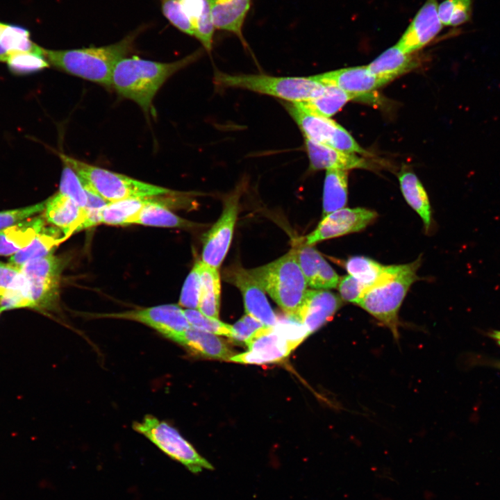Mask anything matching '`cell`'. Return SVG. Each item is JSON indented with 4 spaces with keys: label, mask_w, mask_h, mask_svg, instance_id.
Listing matches in <instances>:
<instances>
[{
    "label": "cell",
    "mask_w": 500,
    "mask_h": 500,
    "mask_svg": "<svg viewBox=\"0 0 500 500\" xmlns=\"http://www.w3.org/2000/svg\"><path fill=\"white\" fill-rule=\"evenodd\" d=\"M202 53V50L199 49L172 62L125 57L113 69L111 86L118 94L136 102L144 112H149L153 97L167 79L197 60Z\"/></svg>",
    "instance_id": "obj_1"
},
{
    "label": "cell",
    "mask_w": 500,
    "mask_h": 500,
    "mask_svg": "<svg viewBox=\"0 0 500 500\" xmlns=\"http://www.w3.org/2000/svg\"><path fill=\"white\" fill-rule=\"evenodd\" d=\"M147 26L142 25L120 41L107 46L68 50L43 48L49 65L82 78L111 87L115 65L133 50L136 38Z\"/></svg>",
    "instance_id": "obj_2"
},
{
    "label": "cell",
    "mask_w": 500,
    "mask_h": 500,
    "mask_svg": "<svg viewBox=\"0 0 500 500\" xmlns=\"http://www.w3.org/2000/svg\"><path fill=\"white\" fill-rule=\"evenodd\" d=\"M420 264L419 257L410 263L385 266L357 303L388 328L396 340L399 338V311L410 287L417 280Z\"/></svg>",
    "instance_id": "obj_3"
},
{
    "label": "cell",
    "mask_w": 500,
    "mask_h": 500,
    "mask_svg": "<svg viewBox=\"0 0 500 500\" xmlns=\"http://www.w3.org/2000/svg\"><path fill=\"white\" fill-rule=\"evenodd\" d=\"M248 271L287 316L296 319L308 285L293 249L274 261Z\"/></svg>",
    "instance_id": "obj_4"
},
{
    "label": "cell",
    "mask_w": 500,
    "mask_h": 500,
    "mask_svg": "<svg viewBox=\"0 0 500 500\" xmlns=\"http://www.w3.org/2000/svg\"><path fill=\"white\" fill-rule=\"evenodd\" d=\"M62 163L80 177L84 188L111 203L127 199L176 194L178 192L88 164L63 153Z\"/></svg>",
    "instance_id": "obj_5"
},
{
    "label": "cell",
    "mask_w": 500,
    "mask_h": 500,
    "mask_svg": "<svg viewBox=\"0 0 500 500\" xmlns=\"http://www.w3.org/2000/svg\"><path fill=\"white\" fill-rule=\"evenodd\" d=\"M217 88H239L272 96L289 102H303L324 93L326 85L314 76H274L266 74H231L215 70Z\"/></svg>",
    "instance_id": "obj_6"
},
{
    "label": "cell",
    "mask_w": 500,
    "mask_h": 500,
    "mask_svg": "<svg viewBox=\"0 0 500 500\" xmlns=\"http://www.w3.org/2000/svg\"><path fill=\"white\" fill-rule=\"evenodd\" d=\"M132 427L190 472L199 474L203 469H214V466L167 422L147 415L141 421L134 422Z\"/></svg>",
    "instance_id": "obj_7"
},
{
    "label": "cell",
    "mask_w": 500,
    "mask_h": 500,
    "mask_svg": "<svg viewBox=\"0 0 500 500\" xmlns=\"http://www.w3.org/2000/svg\"><path fill=\"white\" fill-rule=\"evenodd\" d=\"M64 260L52 254L19 267L27 283L29 308L47 312L56 309Z\"/></svg>",
    "instance_id": "obj_8"
},
{
    "label": "cell",
    "mask_w": 500,
    "mask_h": 500,
    "mask_svg": "<svg viewBox=\"0 0 500 500\" xmlns=\"http://www.w3.org/2000/svg\"><path fill=\"white\" fill-rule=\"evenodd\" d=\"M304 137L349 153L367 154L350 133L335 121L315 115L299 102L284 103Z\"/></svg>",
    "instance_id": "obj_9"
},
{
    "label": "cell",
    "mask_w": 500,
    "mask_h": 500,
    "mask_svg": "<svg viewBox=\"0 0 500 500\" xmlns=\"http://www.w3.org/2000/svg\"><path fill=\"white\" fill-rule=\"evenodd\" d=\"M240 194L239 186L226 197L220 217L203 237L201 261L210 267L219 269L228 251L239 212Z\"/></svg>",
    "instance_id": "obj_10"
},
{
    "label": "cell",
    "mask_w": 500,
    "mask_h": 500,
    "mask_svg": "<svg viewBox=\"0 0 500 500\" xmlns=\"http://www.w3.org/2000/svg\"><path fill=\"white\" fill-rule=\"evenodd\" d=\"M94 316L135 321L152 328L175 342L190 326L184 310L174 304L160 305L117 313L95 314Z\"/></svg>",
    "instance_id": "obj_11"
},
{
    "label": "cell",
    "mask_w": 500,
    "mask_h": 500,
    "mask_svg": "<svg viewBox=\"0 0 500 500\" xmlns=\"http://www.w3.org/2000/svg\"><path fill=\"white\" fill-rule=\"evenodd\" d=\"M377 217V213L365 208H343L323 217L316 228L303 239L312 245L319 242L359 232Z\"/></svg>",
    "instance_id": "obj_12"
},
{
    "label": "cell",
    "mask_w": 500,
    "mask_h": 500,
    "mask_svg": "<svg viewBox=\"0 0 500 500\" xmlns=\"http://www.w3.org/2000/svg\"><path fill=\"white\" fill-rule=\"evenodd\" d=\"M246 344L248 347L247 351L234 355L229 360L256 365L279 362L297 347L274 326L263 327Z\"/></svg>",
    "instance_id": "obj_13"
},
{
    "label": "cell",
    "mask_w": 500,
    "mask_h": 500,
    "mask_svg": "<svg viewBox=\"0 0 500 500\" xmlns=\"http://www.w3.org/2000/svg\"><path fill=\"white\" fill-rule=\"evenodd\" d=\"M224 279L240 291L247 315H251L266 326H274L278 317L270 306L265 292L248 269L233 267L225 272Z\"/></svg>",
    "instance_id": "obj_14"
},
{
    "label": "cell",
    "mask_w": 500,
    "mask_h": 500,
    "mask_svg": "<svg viewBox=\"0 0 500 500\" xmlns=\"http://www.w3.org/2000/svg\"><path fill=\"white\" fill-rule=\"evenodd\" d=\"M438 9L437 0H426L396 44L404 52L412 53L431 42L443 26Z\"/></svg>",
    "instance_id": "obj_15"
},
{
    "label": "cell",
    "mask_w": 500,
    "mask_h": 500,
    "mask_svg": "<svg viewBox=\"0 0 500 500\" xmlns=\"http://www.w3.org/2000/svg\"><path fill=\"white\" fill-rule=\"evenodd\" d=\"M342 305V299L331 291L307 290L296 319L310 335L331 321Z\"/></svg>",
    "instance_id": "obj_16"
},
{
    "label": "cell",
    "mask_w": 500,
    "mask_h": 500,
    "mask_svg": "<svg viewBox=\"0 0 500 500\" xmlns=\"http://www.w3.org/2000/svg\"><path fill=\"white\" fill-rule=\"evenodd\" d=\"M314 76L323 84L341 89L353 99L367 98L376 89L386 84L372 74L367 66L342 68Z\"/></svg>",
    "instance_id": "obj_17"
},
{
    "label": "cell",
    "mask_w": 500,
    "mask_h": 500,
    "mask_svg": "<svg viewBox=\"0 0 500 500\" xmlns=\"http://www.w3.org/2000/svg\"><path fill=\"white\" fill-rule=\"evenodd\" d=\"M297 244L293 250L308 286L323 290L336 288L340 278L320 253L304 242Z\"/></svg>",
    "instance_id": "obj_18"
},
{
    "label": "cell",
    "mask_w": 500,
    "mask_h": 500,
    "mask_svg": "<svg viewBox=\"0 0 500 500\" xmlns=\"http://www.w3.org/2000/svg\"><path fill=\"white\" fill-rule=\"evenodd\" d=\"M305 145L311 170L337 169L347 171L369 167L368 162L363 158L337 150L306 138Z\"/></svg>",
    "instance_id": "obj_19"
},
{
    "label": "cell",
    "mask_w": 500,
    "mask_h": 500,
    "mask_svg": "<svg viewBox=\"0 0 500 500\" xmlns=\"http://www.w3.org/2000/svg\"><path fill=\"white\" fill-rule=\"evenodd\" d=\"M44 211L46 220L60 228L67 238L81 231L86 218L85 208H81L71 198L59 192L47 200Z\"/></svg>",
    "instance_id": "obj_20"
},
{
    "label": "cell",
    "mask_w": 500,
    "mask_h": 500,
    "mask_svg": "<svg viewBox=\"0 0 500 500\" xmlns=\"http://www.w3.org/2000/svg\"><path fill=\"white\" fill-rule=\"evenodd\" d=\"M215 29L235 35L243 44L242 28L251 0H208Z\"/></svg>",
    "instance_id": "obj_21"
},
{
    "label": "cell",
    "mask_w": 500,
    "mask_h": 500,
    "mask_svg": "<svg viewBox=\"0 0 500 500\" xmlns=\"http://www.w3.org/2000/svg\"><path fill=\"white\" fill-rule=\"evenodd\" d=\"M412 53L404 52L395 44L380 54L367 67L387 83L417 67L418 60Z\"/></svg>",
    "instance_id": "obj_22"
},
{
    "label": "cell",
    "mask_w": 500,
    "mask_h": 500,
    "mask_svg": "<svg viewBox=\"0 0 500 500\" xmlns=\"http://www.w3.org/2000/svg\"><path fill=\"white\" fill-rule=\"evenodd\" d=\"M188 350L210 358L229 360L234 356L217 335L190 326L176 342Z\"/></svg>",
    "instance_id": "obj_23"
},
{
    "label": "cell",
    "mask_w": 500,
    "mask_h": 500,
    "mask_svg": "<svg viewBox=\"0 0 500 500\" xmlns=\"http://www.w3.org/2000/svg\"><path fill=\"white\" fill-rule=\"evenodd\" d=\"M172 199L155 197L154 201L144 207L129 222L128 224L167 228H194L199 224L188 221L171 212L168 207Z\"/></svg>",
    "instance_id": "obj_24"
},
{
    "label": "cell",
    "mask_w": 500,
    "mask_h": 500,
    "mask_svg": "<svg viewBox=\"0 0 500 500\" xmlns=\"http://www.w3.org/2000/svg\"><path fill=\"white\" fill-rule=\"evenodd\" d=\"M44 227L40 217L27 219L0 231V255L12 256L27 247Z\"/></svg>",
    "instance_id": "obj_25"
},
{
    "label": "cell",
    "mask_w": 500,
    "mask_h": 500,
    "mask_svg": "<svg viewBox=\"0 0 500 500\" xmlns=\"http://www.w3.org/2000/svg\"><path fill=\"white\" fill-rule=\"evenodd\" d=\"M67 238L57 227H44L27 247L11 256L10 263L20 267L31 260L49 256Z\"/></svg>",
    "instance_id": "obj_26"
},
{
    "label": "cell",
    "mask_w": 500,
    "mask_h": 500,
    "mask_svg": "<svg viewBox=\"0 0 500 500\" xmlns=\"http://www.w3.org/2000/svg\"><path fill=\"white\" fill-rule=\"evenodd\" d=\"M201 293L198 306L203 315L218 319L221 300V281L219 270L201 260L199 261Z\"/></svg>",
    "instance_id": "obj_27"
},
{
    "label": "cell",
    "mask_w": 500,
    "mask_h": 500,
    "mask_svg": "<svg viewBox=\"0 0 500 500\" xmlns=\"http://www.w3.org/2000/svg\"><path fill=\"white\" fill-rule=\"evenodd\" d=\"M399 181L403 197L422 218L428 231L431 224V209L428 195L417 176L410 171L399 173Z\"/></svg>",
    "instance_id": "obj_28"
},
{
    "label": "cell",
    "mask_w": 500,
    "mask_h": 500,
    "mask_svg": "<svg viewBox=\"0 0 500 500\" xmlns=\"http://www.w3.org/2000/svg\"><path fill=\"white\" fill-rule=\"evenodd\" d=\"M348 173L331 169L326 172L323 190L322 217L344 208L347 202Z\"/></svg>",
    "instance_id": "obj_29"
},
{
    "label": "cell",
    "mask_w": 500,
    "mask_h": 500,
    "mask_svg": "<svg viewBox=\"0 0 500 500\" xmlns=\"http://www.w3.org/2000/svg\"><path fill=\"white\" fill-rule=\"evenodd\" d=\"M156 197L127 199L108 203L101 210V222L108 225H128V222Z\"/></svg>",
    "instance_id": "obj_30"
},
{
    "label": "cell",
    "mask_w": 500,
    "mask_h": 500,
    "mask_svg": "<svg viewBox=\"0 0 500 500\" xmlns=\"http://www.w3.org/2000/svg\"><path fill=\"white\" fill-rule=\"evenodd\" d=\"M352 99L353 98L351 96L336 86L326 85L323 94L306 101L299 103L310 112L329 118Z\"/></svg>",
    "instance_id": "obj_31"
},
{
    "label": "cell",
    "mask_w": 500,
    "mask_h": 500,
    "mask_svg": "<svg viewBox=\"0 0 500 500\" xmlns=\"http://www.w3.org/2000/svg\"><path fill=\"white\" fill-rule=\"evenodd\" d=\"M0 44L8 56L19 52L42 53L43 49L31 40L27 28L2 22H0Z\"/></svg>",
    "instance_id": "obj_32"
},
{
    "label": "cell",
    "mask_w": 500,
    "mask_h": 500,
    "mask_svg": "<svg viewBox=\"0 0 500 500\" xmlns=\"http://www.w3.org/2000/svg\"><path fill=\"white\" fill-rule=\"evenodd\" d=\"M344 267L349 275L367 286V290L376 282L385 268L379 262L362 256L349 258Z\"/></svg>",
    "instance_id": "obj_33"
},
{
    "label": "cell",
    "mask_w": 500,
    "mask_h": 500,
    "mask_svg": "<svg viewBox=\"0 0 500 500\" xmlns=\"http://www.w3.org/2000/svg\"><path fill=\"white\" fill-rule=\"evenodd\" d=\"M472 0H444L438 4V15L443 26L457 27L472 17Z\"/></svg>",
    "instance_id": "obj_34"
},
{
    "label": "cell",
    "mask_w": 500,
    "mask_h": 500,
    "mask_svg": "<svg viewBox=\"0 0 500 500\" xmlns=\"http://www.w3.org/2000/svg\"><path fill=\"white\" fill-rule=\"evenodd\" d=\"M27 294V283L19 267L0 262V299Z\"/></svg>",
    "instance_id": "obj_35"
},
{
    "label": "cell",
    "mask_w": 500,
    "mask_h": 500,
    "mask_svg": "<svg viewBox=\"0 0 500 500\" xmlns=\"http://www.w3.org/2000/svg\"><path fill=\"white\" fill-rule=\"evenodd\" d=\"M6 64L9 70L16 75L29 74L49 67L42 53L19 52L8 56Z\"/></svg>",
    "instance_id": "obj_36"
},
{
    "label": "cell",
    "mask_w": 500,
    "mask_h": 500,
    "mask_svg": "<svg viewBox=\"0 0 500 500\" xmlns=\"http://www.w3.org/2000/svg\"><path fill=\"white\" fill-rule=\"evenodd\" d=\"M59 189V192L71 198L79 207L85 208L88 203L85 188L78 174L65 163H63Z\"/></svg>",
    "instance_id": "obj_37"
},
{
    "label": "cell",
    "mask_w": 500,
    "mask_h": 500,
    "mask_svg": "<svg viewBox=\"0 0 500 500\" xmlns=\"http://www.w3.org/2000/svg\"><path fill=\"white\" fill-rule=\"evenodd\" d=\"M183 310L190 326L217 335H224L231 338L232 326L225 324L218 319L208 317L197 309Z\"/></svg>",
    "instance_id": "obj_38"
},
{
    "label": "cell",
    "mask_w": 500,
    "mask_h": 500,
    "mask_svg": "<svg viewBox=\"0 0 500 500\" xmlns=\"http://www.w3.org/2000/svg\"><path fill=\"white\" fill-rule=\"evenodd\" d=\"M201 293L199 261L187 276L182 288L178 305L187 309H198Z\"/></svg>",
    "instance_id": "obj_39"
},
{
    "label": "cell",
    "mask_w": 500,
    "mask_h": 500,
    "mask_svg": "<svg viewBox=\"0 0 500 500\" xmlns=\"http://www.w3.org/2000/svg\"><path fill=\"white\" fill-rule=\"evenodd\" d=\"M165 17L169 22L181 32L194 36L193 26L188 18L179 0H159Z\"/></svg>",
    "instance_id": "obj_40"
},
{
    "label": "cell",
    "mask_w": 500,
    "mask_h": 500,
    "mask_svg": "<svg viewBox=\"0 0 500 500\" xmlns=\"http://www.w3.org/2000/svg\"><path fill=\"white\" fill-rule=\"evenodd\" d=\"M46 201L34 205L0 211V231L44 210Z\"/></svg>",
    "instance_id": "obj_41"
},
{
    "label": "cell",
    "mask_w": 500,
    "mask_h": 500,
    "mask_svg": "<svg viewBox=\"0 0 500 500\" xmlns=\"http://www.w3.org/2000/svg\"><path fill=\"white\" fill-rule=\"evenodd\" d=\"M265 326L262 322L246 314L232 326L231 338L246 344Z\"/></svg>",
    "instance_id": "obj_42"
},
{
    "label": "cell",
    "mask_w": 500,
    "mask_h": 500,
    "mask_svg": "<svg viewBox=\"0 0 500 500\" xmlns=\"http://www.w3.org/2000/svg\"><path fill=\"white\" fill-rule=\"evenodd\" d=\"M338 286L342 300L356 304L367 290L365 285L349 274L340 278Z\"/></svg>",
    "instance_id": "obj_43"
},
{
    "label": "cell",
    "mask_w": 500,
    "mask_h": 500,
    "mask_svg": "<svg viewBox=\"0 0 500 500\" xmlns=\"http://www.w3.org/2000/svg\"><path fill=\"white\" fill-rule=\"evenodd\" d=\"M179 1L193 28L199 18L210 9L208 0H179Z\"/></svg>",
    "instance_id": "obj_44"
},
{
    "label": "cell",
    "mask_w": 500,
    "mask_h": 500,
    "mask_svg": "<svg viewBox=\"0 0 500 500\" xmlns=\"http://www.w3.org/2000/svg\"><path fill=\"white\" fill-rule=\"evenodd\" d=\"M488 335L494 339L499 345H500V331H491L489 332Z\"/></svg>",
    "instance_id": "obj_45"
},
{
    "label": "cell",
    "mask_w": 500,
    "mask_h": 500,
    "mask_svg": "<svg viewBox=\"0 0 500 500\" xmlns=\"http://www.w3.org/2000/svg\"><path fill=\"white\" fill-rule=\"evenodd\" d=\"M491 365L500 369V361L493 362H492Z\"/></svg>",
    "instance_id": "obj_46"
},
{
    "label": "cell",
    "mask_w": 500,
    "mask_h": 500,
    "mask_svg": "<svg viewBox=\"0 0 500 500\" xmlns=\"http://www.w3.org/2000/svg\"><path fill=\"white\" fill-rule=\"evenodd\" d=\"M2 310L0 309V314L1 313Z\"/></svg>",
    "instance_id": "obj_47"
}]
</instances>
